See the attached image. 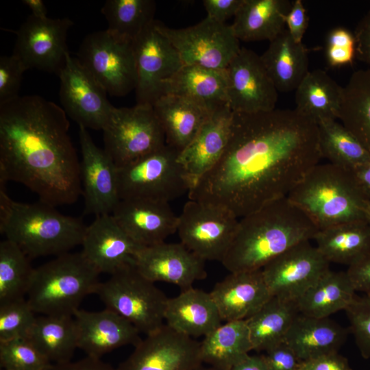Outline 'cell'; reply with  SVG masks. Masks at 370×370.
<instances>
[{
	"label": "cell",
	"instance_id": "5bb4252c",
	"mask_svg": "<svg viewBox=\"0 0 370 370\" xmlns=\"http://www.w3.org/2000/svg\"><path fill=\"white\" fill-rule=\"evenodd\" d=\"M330 264L315 245L306 241L270 261L262 273L272 297L296 302L330 270Z\"/></svg>",
	"mask_w": 370,
	"mask_h": 370
},
{
	"label": "cell",
	"instance_id": "11a10c76",
	"mask_svg": "<svg viewBox=\"0 0 370 370\" xmlns=\"http://www.w3.org/2000/svg\"><path fill=\"white\" fill-rule=\"evenodd\" d=\"M349 172L360 192L370 203V160Z\"/></svg>",
	"mask_w": 370,
	"mask_h": 370
},
{
	"label": "cell",
	"instance_id": "cb8c5ba5",
	"mask_svg": "<svg viewBox=\"0 0 370 370\" xmlns=\"http://www.w3.org/2000/svg\"><path fill=\"white\" fill-rule=\"evenodd\" d=\"M232 119L233 112L227 104L216 108L195 138L179 154L192 188L221 158L230 138Z\"/></svg>",
	"mask_w": 370,
	"mask_h": 370
},
{
	"label": "cell",
	"instance_id": "7c38bea8",
	"mask_svg": "<svg viewBox=\"0 0 370 370\" xmlns=\"http://www.w3.org/2000/svg\"><path fill=\"white\" fill-rule=\"evenodd\" d=\"M226 208L189 200L178 216L177 232L186 247L203 260L221 262L238 220Z\"/></svg>",
	"mask_w": 370,
	"mask_h": 370
},
{
	"label": "cell",
	"instance_id": "f546056e",
	"mask_svg": "<svg viewBox=\"0 0 370 370\" xmlns=\"http://www.w3.org/2000/svg\"><path fill=\"white\" fill-rule=\"evenodd\" d=\"M291 5L287 0H244L231 25L235 36L245 42L272 40L285 29Z\"/></svg>",
	"mask_w": 370,
	"mask_h": 370
},
{
	"label": "cell",
	"instance_id": "ba28073f",
	"mask_svg": "<svg viewBox=\"0 0 370 370\" xmlns=\"http://www.w3.org/2000/svg\"><path fill=\"white\" fill-rule=\"evenodd\" d=\"M180 153L166 144L133 162L117 167L121 199L169 202L192 188L178 159Z\"/></svg>",
	"mask_w": 370,
	"mask_h": 370
},
{
	"label": "cell",
	"instance_id": "60d3db41",
	"mask_svg": "<svg viewBox=\"0 0 370 370\" xmlns=\"http://www.w3.org/2000/svg\"><path fill=\"white\" fill-rule=\"evenodd\" d=\"M29 258L14 243H0V304L25 298L34 268Z\"/></svg>",
	"mask_w": 370,
	"mask_h": 370
},
{
	"label": "cell",
	"instance_id": "ab89813d",
	"mask_svg": "<svg viewBox=\"0 0 370 370\" xmlns=\"http://www.w3.org/2000/svg\"><path fill=\"white\" fill-rule=\"evenodd\" d=\"M156 3L153 0H108L101 12L109 32L134 41L155 19Z\"/></svg>",
	"mask_w": 370,
	"mask_h": 370
},
{
	"label": "cell",
	"instance_id": "9a60e30c",
	"mask_svg": "<svg viewBox=\"0 0 370 370\" xmlns=\"http://www.w3.org/2000/svg\"><path fill=\"white\" fill-rule=\"evenodd\" d=\"M73 23L69 18H38L29 16L16 32L13 54L27 69L58 75L66 63V38Z\"/></svg>",
	"mask_w": 370,
	"mask_h": 370
},
{
	"label": "cell",
	"instance_id": "d6986e66",
	"mask_svg": "<svg viewBox=\"0 0 370 370\" xmlns=\"http://www.w3.org/2000/svg\"><path fill=\"white\" fill-rule=\"evenodd\" d=\"M82 152L81 179L84 213L96 217L111 214L120 201L117 166L104 149L93 142L84 126H79Z\"/></svg>",
	"mask_w": 370,
	"mask_h": 370
},
{
	"label": "cell",
	"instance_id": "4316f807",
	"mask_svg": "<svg viewBox=\"0 0 370 370\" xmlns=\"http://www.w3.org/2000/svg\"><path fill=\"white\" fill-rule=\"evenodd\" d=\"M164 321L177 332L193 338L206 336L223 321L210 293L193 286L168 299Z\"/></svg>",
	"mask_w": 370,
	"mask_h": 370
},
{
	"label": "cell",
	"instance_id": "603a6c76",
	"mask_svg": "<svg viewBox=\"0 0 370 370\" xmlns=\"http://www.w3.org/2000/svg\"><path fill=\"white\" fill-rule=\"evenodd\" d=\"M82 254L99 273L110 275L134 263V256L140 247L123 231L112 214L97 216L86 226Z\"/></svg>",
	"mask_w": 370,
	"mask_h": 370
},
{
	"label": "cell",
	"instance_id": "ee69618b",
	"mask_svg": "<svg viewBox=\"0 0 370 370\" xmlns=\"http://www.w3.org/2000/svg\"><path fill=\"white\" fill-rule=\"evenodd\" d=\"M345 312L361 356L370 359V296L356 295Z\"/></svg>",
	"mask_w": 370,
	"mask_h": 370
},
{
	"label": "cell",
	"instance_id": "d6a6232c",
	"mask_svg": "<svg viewBox=\"0 0 370 370\" xmlns=\"http://www.w3.org/2000/svg\"><path fill=\"white\" fill-rule=\"evenodd\" d=\"M356 291L347 272L329 270L296 301L304 315L325 318L345 310L355 299Z\"/></svg>",
	"mask_w": 370,
	"mask_h": 370
},
{
	"label": "cell",
	"instance_id": "277c9868",
	"mask_svg": "<svg viewBox=\"0 0 370 370\" xmlns=\"http://www.w3.org/2000/svg\"><path fill=\"white\" fill-rule=\"evenodd\" d=\"M86 226L42 201L12 200L0 186V232L30 259L60 256L82 245Z\"/></svg>",
	"mask_w": 370,
	"mask_h": 370
},
{
	"label": "cell",
	"instance_id": "816d5d0a",
	"mask_svg": "<svg viewBox=\"0 0 370 370\" xmlns=\"http://www.w3.org/2000/svg\"><path fill=\"white\" fill-rule=\"evenodd\" d=\"M299 370H352L348 360L338 352L303 361Z\"/></svg>",
	"mask_w": 370,
	"mask_h": 370
},
{
	"label": "cell",
	"instance_id": "52a82bcc",
	"mask_svg": "<svg viewBox=\"0 0 370 370\" xmlns=\"http://www.w3.org/2000/svg\"><path fill=\"white\" fill-rule=\"evenodd\" d=\"M95 294L106 308L127 319L140 333L150 334L165 324L164 312L169 298L139 273L134 263L100 282Z\"/></svg>",
	"mask_w": 370,
	"mask_h": 370
},
{
	"label": "cell",
	"instance_id": "4fadbf2b",
	"mask_svg": "<svg viewBox=\"0 0 370 370\" xmlns=\"http://www.w3.org/2000/svg\"><path fill=\"white\" fill-rule=\"evenodd\" d=\"M136 71V104L151 105L163 95L165 84L184 65L155 20L133 41Z\"/></svg>",
	"mask_w": 370,
	"mask_h": 370
},
{
	"label": "cell",
	"instance_id": "e575fe53",
	"mask_svg": "<svg viewBox=\"0 0 370 370\" xmlns=\"http://www.w3.org/2000/svg\"><path fill=\"white\" fill-rule=\"evenodd\" d=\"M343 87L325 71H309L295 90L296 109L317 122L339 118Z\"/></svg>",
	"mask_w": 370,
	"mask_h": 370
},
{
	"label": "cell",
	"instance_id": "6da1fadb",
	"mask_svg": "<svg viewBox=\"0 0 370 370\" xmlns=\"http://www.w3.org/2000/svg\"><path fill=\"white\" fill-rule=\"evenodd\" d=\"M321 158L317 122L296 109L233 112L221 158L188 197L242 218L286 197Z\"/></svg>",
	"mask_w": 370,
	"mask_h": 370
},
{
	"label": "cell",
	"instance_id": "836d02e7",
	"mask_svg": "<svg viewBox=\"0 0 370 370\" xmlns=\"http://www.w3.org/2000/svg\"><path fill=\"white\" fill-rule=\"evenodd\" d=\"M312 240L330 263L349 266L370 253V223L349 222L320 230Z\"/></svg>",
	"mask_w": 370,
	"mask_h": 370
},
{
	"label": "cell",
	"instance_id": "3957f363",
	"mask_svg": "<svg viewBox=\"0 0 370 370\" xmlns=\"http://www.w3.org/2000/svg\"><path fill=\"white\" fill-rule=\"evenodd\" d=\"M317 231L287 197L276 199L241 218L221 263L230 273L262 269L293 246L312 240Z\"/></svg>",
	"mask_w": 370,
	"mask_h": 370
},
{
	"label": "cell",
	"instance_id": "f35d334b",
	"mask_svg": "<svg viewBox=\"0 0 370 370\" xmlns=\"http://www.w3.org/2000/svg\"><path fill=\"white\" fill-rule=\"evenodd\" d=\"M338 119L370 152V67L353 73L343 87Z\"/></svg>",
	"mask_w": 370,
	"mask_h": 370
},
{
	"label": "cell",
	"instance_id": "bcb514c9",
	"mask_svg": "<svg viewBox=\"0 0 370 370\" xmlns=\"http://www.w3.org/2000/svg\"><path fill=\"white\" fill-rule=\"evenodd\" d=\"M27 70L16 55L0 58V104L18 95L23 73Z\"/></svg>",
	"mask_w": 370,
	"mask_h": 370
},
{
	"label": "cell",
	"instance_id": "8992f818",
	"mask_svg": "<svg viewBox=\"0 0 370 370\" xmlns=\"http://www.w3.org/2000/svg\"><path fill=\"white\" fill-rule=\"evenodd\" d=\"M99 274L82 251L58 256L34 268L26 299L35 313L73 317L95 293Z\"/></svg>",
	"mask_w": 370,
	"mask_h": 370
},
{
	"label": "cell",
	"instance_id": "5b68a950",
	"mask_svg": "<svg viewBox=\"0 0 370 370\" xmlns=\"http://www.w3.org/2000/svg\"><path fill=\"white\" fill-rule=\"evenodd\" d=\"M286 197L318 230L349 222H369V202L351 173L329 162L317 164Z\"/></svg>",
	"mask_w": 370,
	"mask_h": 370
},
{
	"label": "cell",
	"instance_id": "ac0fdd59",
	"mask_svg": "<svg viewBox=\"0 0 370 370\" xmlns=\"http://www.w3.org/2000/svg\"><path fill=\"white\" fill-rule=\"evenodd\" d=\"M226 71L227 105L233 112L254 113L275 109L278 91L260 56L241 47Z\"/></svg>",
	"mask_w": 370,
	"mask_h": 370
},
{
	"label": "cell",
	"instance_id": "f6af8a7d",
	"mask_svg": "<svg viewBox=\"0 0 370 370\" xmlns=\"http://www.w3.org/2000/svg\"><path fill=\"white\" fill-rule=\"evenodd\" d=\"M325 58L333 67L352 64L356 58L354 33L344 27L332 29L326 39Z\"/></svg>",
	"mask_w": 370,
	"mask_h": 370
},
{
	"label": "cell",
	"instance_id": "c3c4849f",
	"mask_svg": "<svg viewBox=\"0 0 370 370\" xmlns=\"http://www.w3.org/2000/svg\"><path fill=\"white\" fill-rule=\"evenodd\" d=\"M286 29L292 38L297 42H302L306 31L308 18L301 0H295L284 17Z\"/></svg>",
	"mask_w": 370,
	"mask_h": 370
},
{
	"label": "cell",
	"instance_id": "8fae6325",
	"mask_svg": "<svg viewBox=\"0 0 370 370\" xmlns=\"http://www.w3.org/2000/svg\"><path fill=\"white\" fill-rule=\"evenodd\" d=\"M155 23L176 49L183 64L225 70L241 48L231 25L208 16L185 28H171L156 20Z\"/></svg>",
	"mask_w": 370,
	"mask_h": 370
},
{
	"label": "cell",
	"instance_id": "7bdbcfd3",
	"mask_svg": "<svg viewBox=\"0 0 370 370\" xmlns=\"http://www.w3.org/2000/svg\"><path fill=\"white\" fill-rule=\"evenodd\" d=\"M36 317L26 298L0 304V342L27 338Z\"/></svg>",
	"mask_w": 370,
	"mask_h": 370
},
{
	"label": "cell",
	"instance_id": "8d00e7d4",
	"mask_svg": "<svg viewBox=\"0 0 370 370\" xmlns=\"http://www.w3.org/2000/svg\"><path fill=\"white\" fill-rule=\"evenodd\" d=\"M27 338L51 363L70 361L78 348L76 325L71 316L36 317Z\"/></svg>",
	"mask_w": 370,
	"mask_h": 370
},
{
	"label": "cell",
	"instance_id": "d4e9b609",
	"mask_svg": "<svg viewBox=\"0 0 370 370\" xmlns=\"http://www.w3.org/2000/svg\"><path fill=\"white\" fill-rule=\"evenodd\" d=\"M210 293L225 321L246 320L272 297L262 269L230 273Z\"/></svg>",
	"mask_w": 370,
	"mask_h": 370
},
{
	"label": "cell",
	"instance_id": "f5cc1de1",
	"mask_svg": "<svg viewBox=\"0 0 370 370\" xmlns=\"http://www.w3.org/2000/svg\"><path fill=\"white\" fill-rule=\"evenodd\" d=\"M354 35L356 58L370 65V10L358 22Z\"/></svg>",
	"mask_w": 370,
	"mask_h": 370
},
{
	"label": "cell",
	"instance_id": "6f0895ef",
	"mask_svg": "<svg viewBox=\"0 0 370 370\" xmlns=\"http://www.w3.org/2000/svg\"><path fill=\"white\" fill-rule=\"evenodd\" d=\"M23 3L32 11L33 16L38 18H47V10L42 0H23Z\"/></svg>",
	"mask_w": 370,
	"mask_h": 370
},
{
	"label": "cell",
	"instance_id": "4dcf8cb0",
	"mask_svg": "<svg viewBox=\"0 0 370 370\" xmlns=\"http://www.w3.org/2000/svg\"><path fill=\"white\" fill-rule=\"evenodd\" d=\"M227 90L226 69L184 64L165 84L163 95L183 96L216 108L227 104Z\"/></svg>",
	"mask_w": 370,
	"mask_h": 370
},
{
	"label": "cell",
	"instance_id": "f907efd6",
	"mask_svg": "<svg viewBox=\"0 0 370 370\" xmlns=\"http://www.w3.org/2000/svg\"><path fill=\"white\" fill-rule=\"evenodd\" d=\"M244 0H204L207 16L221 23L235 16Z\"/></svg>",
	"mask_w": 370,
	"mask_h": 370
},
{
	"label": "cell",
	"instance_id": "b9f144b4",
	"mask_svg": "<svg viewBox=\"0 0 370 370\" xmlns=\"http://www.w3.org/2000/svg\"><path fill=\"white\" fill-rule=\"evenodd\" d=\"M50 364L27 338L0 342L3 370H45Z\"/></svg>",
	"mask_w": 370,
	"mask_h": 370
},
{
	"label": "cell",
	"instance_id": "680465c9",
	"mask_svg": "<svg viewBox=\"0 0 370 370\" xmlns=\"http://www.w3.org/2000/svg\"><path fill=\"white\" fill-rule=\"evenodd\" d=\"M195 370H221V369L212 367L211 366H209L208 367H203L200 366L199 367H198Z\"/></svg>",
	"mask_w": 370,
	"mask_h": 370
},
{
	"label": "cell",
	"instance_id": "44dd1931",
	"mask_svg": "<svg viewBox=\"0 0 370 370\" xmlns=\"http://www.w3.org/2000/svg\"><path fill=\"white\" fill-rule=\"evenodd\" d=\"M138 246L164 242L177 232L178 216L169 202L148 199H121L111 214Z\"/></svg>",
	"mask_w": 370,
	"mask_h": 370
},
{
	"label": "cell",
	"instance_id": "681fc988",
	"mask_svg": "<svg viewBox=\"0 0 370 370\" xmlns=\"http://www.w3.org/2000/svg\"><path fill=\"white\" fill-rule=\"evenodd\" d=\"M346 272L355 291L370 296V253L348 266Z\"/></svg>",
	"mask_w": 370,
	"mask_h": 370
},
{
	"label": "cell",
	"instance_id": "30bf717a",
	"mask_svg": "<svg viewBox=\"0 0 370 370\" xmlns=\"http://www.w3.org/2000/svg\"><path fill=\"white\" fill-rule=\"evenodd\" d=\"M77 59L106 91L123 97L134 90L136 71L133 41L109 32H92L82 42Z\"/></svg>",
	"mask_w": 370,
	"mask_h": 370
},
{
	"label": "cell",
	"instance_id": "7402d4cb",
	"mask_svg": "<svg viewBox=\"0 0 370 370\" xmlns=\"http://www.w3.org/2000/svg\"><path fill=\"white\" fill-rule=\"evenodd\" d=\"M73 317L78 348L88 356L101 358L117 348L136 346L142 340L134 325L110 309L95 312L79 309Z\"/></svg>",
	"mask_w": 370,
	"mask_h": 370
},
{
	"label": "cell",
	"instance_id": "484cf974",
	"mask_svg": "<svg viewBox=\"0 0 370 370\" xmlns=\"http://www.w3.org/2000/svg\"><path fill=\"white\" fill-rule=\"evenodd\" d=\"M153 108L164 131L166 144L180 153L193 141L215 109L175 95L162 96Z\"/></svg>",
	"mask_w": 370,
	"mask_h": 370
},
{
	"label": "cell",
	"instance_id": "2e32d148",
	"mask_svg": "<svg viewBox=\"0 0 370 370\" xmlns=\"http://www.w3.org/2000/svg\"><path fill=\"white\" fill-rule=\"evenodd\" d=\"M58 77L60 99L66 114L79 126L102 130L114 107L106 90L69 53Z\"/></svg>",
	"mask_w": 370,
	"mask_h": 370
},
{
	"label": "cell",
	"instance_id": "74e56055",
	"mask_svg": "<svg viewBox=\"0 0 370 370\" xmlns=\"http://www.w3.org/2000/svg\"><path fill=\"white\" fill-rule=\"evenodd\" d=\"M321 158L347 171L370 160V152L341 123L334 119L317 121Z\"/></svg>",
	"mask_w": 370,
	"mask_h": 370
},
{
	"label": "cell",
	"instance_id": "ffe728a7",
	"mask_svg": "<svg viewBox=\"0 0 370 370\" xmlns=\"http://www.w3.org/2000/svg\"><path fill=\"white\" fill-rule=\"evenodd\" d=\"M204 262L182 243L164 241L140 247L134 256L136 268L147 280L169 283L182 290L207 276Z\"/></svg>",
	"mask_w": 370,
	"mask_h": 370
},
{
	"label": "cell",
	"instance_id": "f1b7e54d",
	"mask_svg": "<svg viewBox=\"0 0 370 370\" xmlns=\"http://www.w3.org/2000/svg\"><path fill=\"white\" fill-rule=\"evenodd\" d=\"M260 58L278 92L295 90L309 71L307 48L295 42L286 28L269 41Z\"/></svg>",
	"mask_w": 370,
	"mask_h": 370
},
{
	"label": "cell",
	"instance_id": "9f6ffc18",
	"mask_svg": "<svg viewBox=\"0 0 370 370\" xmlns=\"http://www.w3.org/2000/svg\"><path fill=\"white\" fill-rule=\"evenodd\" d=\"M231 370H269V369L262 355H248Z\"/></svg>",
	"mask_w": 370,
	"mask_h": 370
},
{
	"label": "cell",
	"instance_id": "7dc6e473",
	"mask_svg": "<svg viewBox=\"0 0 370 370\" xmlns=\"http://www.w3.org/2000/svg\"><path fill=\"white\" fill-rule=\"evenodd\" d=\"M264 352L262 356L269 370H299L303 362L284 341Z\"/></svg>",
	"mask_w": 370,
	"mask_h": 370
},
{
	"label": "cell",
	"instance_id": "1f68e13d",
	"mask_svg": "<svg viewBox=\"0 0 370 370\" xmlns=\"http://www.w3.org/2000/svg\"><path fill=\"white\" fill-rule=\"evenodd\" d=\"M253 350L245 320L225 321L200 342L202 363L231 370Z\"/></svg>",
	"mask_w": 370,
	"mask_h": 370
},
{
	"label": "cell",
	"instance_id": "e0dca14e",
	"mask_svg": "<svg viewBox=\"0 0 370 370\" xmlns=\"http://www.w3.org/2000/svg\"><path fill=\"white\" fill-rule=\"evenodd\" d=\"M201 364L200 342L164 324L134 346L116 370H195Z\"/></svg>",
	"mask_w": 370,
	"mask_h": 370
},
{
	"label": "cell",
	"instance_id": "83f0119b",
	"mask_svg": "<svg viewBox=\"0 0 370 370\" xmlns=\"http://www.w3.org/2000/svg\"><path fill=\"white\" fill-rule=\"evenodd\" d=\"M348 330L329 317L318 318L299 314L284 342L301 361L338 352L345 343Z\"/></svg>",
	"mask_w": 370,
	"mask_h": 370
},
{
	"label": "cell",
	"instance_id": "db71d44e",
	"mask_svg": "<svg viewBox=\"0 0 370 370\" xmlns=\"http://www.w3.org/2000/svg\"><path fill=\"white\" fill-rule=\"evenodd\" d=\"M45 370H116L101 358L86 356L77 361L51 363Z\"/></svg>",
	"mask_w": 370,
	"mask_h": 370
},
{
	"label": "cell",
	"instance_id": "d590c367",
	"mask_svg": "<svg viewBox=\"0 0 370 370\" xmlns=\"http://www.w3.org/2000/svg\"><path fill=\"white\" fill-rule=\"evenodd\" d=\"M299 314L295 301L272 297L245 320L253 350L265 352L284 342Z\"/></svg>",
	"mask_w": 370,
	"mask_h": 370
},
{
	"label": "cell",
	"instance_id": "91938a15",
	"mask_svg": "<svg viewBox=\"0 0 370 370\" xmlns=\"http://www.w3.org/2000/svg\"><path fill=\"white\" fill-rule=\"evenodd\" d=\"M369 205H370V203H369ZM369 223H370V219H369Z\"/></svg>",
	"mask_w": 370,
	"mask_h": 370
},
{
	"label": "cell",
	"instance_id": "7a4b0ae2",
	"mask_svg": "<svg viewBox=\"0 0 370 370\" xmlns=\"http://www.w3.org/2000/svg\"><path fill=\"white\" fill-rule=\"evenodd\" d=\"M63 108L38 95L0 104V186L22 184L54 207L82 195L81 167Z\"/></svg>",
	"mask_w": 370,
	"mask_h": 370
},
{
	"label": "cell",
	"instance_id": "9c48e42d",
	"mask_svg": "<svg viewBox=\"0 0 370 370\" xmlns=\"http://www.w3.org/2000/svg\"><path fill=\"white\" fill-rule=\"evenodd\" d=\"M102 131L104 150L117 167L166 145L164 131L151 105L114 107Z\"/></svg>",
	"mask_w": 370,
	"mask_h": 370
}]
</instances>
